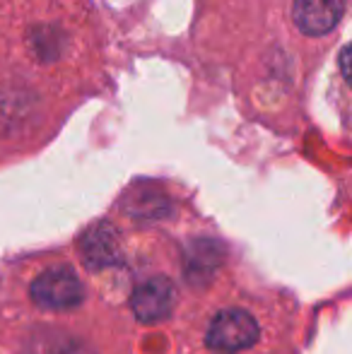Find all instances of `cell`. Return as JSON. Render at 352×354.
Here are the masks:
<instances>
[{
    "mask_svg": "<svg viewBox=\"0 0 352 354\" xmlns=\"http://www.w3.org/2000/svg\"><path fill=\"white\" fill-rule=\"evenodd\" d=\"M261 337L256 318L244 308H225L207 326L205 342L217 354H239L254 347Z\"/></svg>",
    "mask_w": 352,
    "mask_h": 354,
    "instance_id": "1",
    "label": "cell"
},
{
    "mask_svg": "<svg viewBox=\"0 0 352 354\" xmlns=\"http://www.w3.org/2000/svg\"><path fill=\"white\" fill-rule=\"evenodd\" d=\"M32 301L39 308L46 311H68V308H77L85 299V289L82 282L71 268L56 266L44 270L37 280L32 282Z\"/></svg>",
    "mask_w": 352,
    "mask_h": 354,
    "instance_id": "2",
    "label": "cell"
},
{
    "mask_svg": "<svg viewBox=\"0 0 352 354\" xmlns=\"http://www.w3.org/2000/svg\"><path fill=\"white\" fill-rule=\"evenodd\" d=\"M80 256L85 261L87 270L92 272L121 266L123 251H121V239H118L116 227L109 222L89 224L80 236Z\"/></svg>",
    "mask_w": 352,
    "mask_h": 354,
    "instance_id": "3",
    "label": "cell"
},
{
    "mask_svg": "<svg viewBox=\"0 0 352 354\" xmlns=\"http://www.w3.org/2000/svg\"><path fill=\"white\" fill-rule=\"evenodd\" d=\"M176 306V287L169 277H150L138 284L131 297V308L138 321L160 323L172 316Z\"/></svg>",
    "mask_w": 352,
    "mask_h": 354,
    "instance_id": "4",
    "label": "cell"
},
{
    "mask_svg": "<svg viewBox=\"0 0 352 354\" xmlns=\"http://www.w3.org/2000/svg\"><path fill=\"white\" fill-rule=\"evenodd\" d=\"M348 10V0H292V19L306 37L333 32Z\"/></svg>",
    "mask_w": 352,
    "mask_h": 354,
    "instance_id": "5",
    "label": "cell"
},
{
    "mask_svg": "<svg viewBox=\"0 0 352 354\" xmlns=\"http://www.w3.org/2000/svg\"><path fill=\"white\" fill-rule=\"evenodd\" d=\"M222 263L220 241H196L188 253V277L191 280H207Z\"/></svg>",
    "mask_w": 352,
    "mask_h": 354,
    "instance_id": "6",
    "label": "cell"
},
{
    "mask_svg": "<svg viewBox=\"0 0 352 354\" xmlns=\"http://www.w3.org/2000/svg\"><path fill=\"white\" fill-rule=\"evenodd\" d=\"M348 48H343V53H340V68H343V77L350 80V73H348Z\"/></svg>",
    "mask_w": 352,
    "mask_h": 354,
    "instance_id": "7",
    "label": "cell"
},
{
    "mask_svg": "<svg viewBox=\"0 0 352 354\" xmlns=\"http://www.w3.org/2000/svg\"><path fill=\"white\" fill-rule=\"evenodd\" d=\"M71 354H87V352H82V350H75V352H71Z\"/></svg>",
    "mask_w": 352,
    "mask_h": 354,
    "instance_id": "8",
    "label": "cell"
}]
</instances>
